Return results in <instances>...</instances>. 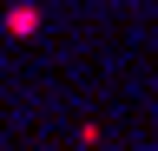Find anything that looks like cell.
Listing matches in <instances>:
<instances>
[{
  "instance_id": "cell-1",
  "label": "cell",
  "mask_w": 158,
  "mask_h": 151,
  "mask_svg": "<svg viewBox=\"0 0 158 151\" xmlns=\"http://www.w3.org/2000/svg\"><path fill=\"white\" fill-rule=\"evenodd\" d=\"M7 33H13V40H33V33H40V7H33V0L7 7Z\"/></svg>"
}]
</instances>
